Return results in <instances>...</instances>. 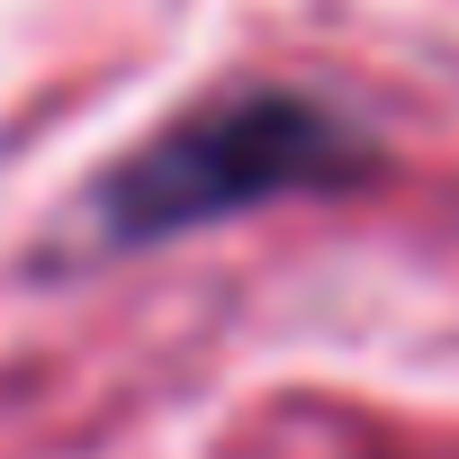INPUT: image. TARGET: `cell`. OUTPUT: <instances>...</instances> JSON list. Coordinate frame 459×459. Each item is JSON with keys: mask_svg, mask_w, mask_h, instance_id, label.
I'll return each mask as SVG.
<instances>
[{"mask_svg": "<svg viewBox=\"0 0 459 459\" xmlns=\"http://www.w3.org/2000/svg\"><path fill=\"white\" fill-rule=\"evenodd\" d=\"M378 171V144L333 117L325 100L298 91H235L207 100L180 126H162L144 153H126L100 180V225L117 244H162L189 225L244 216L262 198H316V189H351Z\"/></svg>", "mask_w": 459, "mask_h": 459, "instance_id": "cell-1", "label": "cell"}]
</instances>
